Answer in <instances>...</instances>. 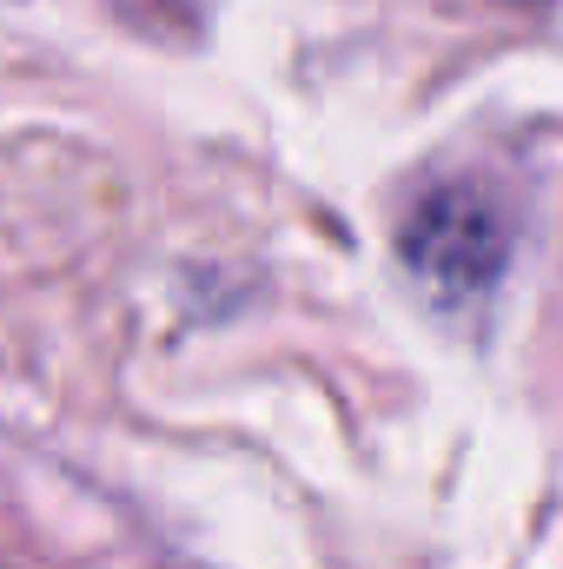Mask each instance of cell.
Segmentation results:
<instances>
[{"instance_id": "cell-1", "label": "cell", "mask_w": 563, "mask_h": 569, "mask_svg": "<svg viewBox=\"0 0 563 569\" xmlns=\"http://www.w3.org/2000/svg\"><path fill=\"white\" fill-rule=\"evenodd\" d=\"M504 252H511V226L471 186H444V192L418 199V212L405 226V259L437 298H477L504 272Z\"/></svg>"}]
</instances>
